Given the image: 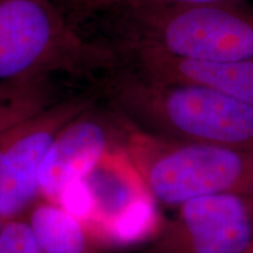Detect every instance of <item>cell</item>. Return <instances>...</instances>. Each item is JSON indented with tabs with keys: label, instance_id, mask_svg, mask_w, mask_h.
Returning a JSON list of instances; mask_svg holds the SVG:
<instances>
[{
	"label": "cell",
	"instance_id": "cell-1",
	"mask_svg": "<svg viewBox=\"0 0 253 253\" xmlns=\"http://www.w3.org/2000/svg\"><path fill=\"white\" fill-rule=\"evenodd\" d=\"M110 108L131 126L168 140L253 153V104L191 84H163L130 68L106 80Z\"/></svg>",
	"mask_w": 253,
	"mask_h": 253
},
{
	"label": "cell",
	"instance_id": "cell-2",
	"mask_svg": "<svg viewBox=\"0 0 253 253\" xmlns=\"http://www.w3.org/2000/svg\"><path fill=\"white\" fill-rule=\"evenodd\" d=\"M123 8L125 53L203 61L253 59V6L248 2Z\"/></svg>",
	"mask_w": 253,
	"mask_h": 253
},
{
	"label": "cell",
	"instance_id": "cell-3",
	"mask_svg": "<svg viewBox=\"0 0 253 253\" xmlns=\"http://www.w3.org/2000/svg\"><path fill=\"white\" fill-rule=\"evenodd\" d=\"M122 148L157 205L176 209L205 196L253 195L251 151L168 140L128 121Z\"/></svg>",
	"mask_w": 253,
	"mask_h": 253
},
{
	"label": "cell",
	"instance_id": "cell-4",
	"mask_svg": "<svg viewBox=\"0 0 253 253\" xmlns=\"http://www.w3.org/2000/svg\"><path fill=\"white\" fill-rule=\"evenodd\" d=\"M115 65L116 53L79 33L54 0H0V82L86 77Z\"/></svg>",
	"mask_w": 253,
	"mask_h": 253
},
{
	"label": "cell",
	"instance_id": "cell-5",
	"mask_svg": "<svg viewBox=\"0 0 253 253\" xmlns=\"http://www.w3.org/2000/svg\"><path fill=\"white\" fill-rule=\"evenodd\" d=\"M82 223L102 244H128L158 230L155 201L122 147L107 153L79 181Z\"/></svg>",
	"mask_w": 253,
	"mask_h": 253
},
{
	"label": "cell",
	"instance_id": "cell-6",
	"mask_svg": "<svg viewBox=\"0 0 253 253\" xmlns=\"http://www.w3.org/2000/svg\"><path fill=\"white\" fill-rule=\"evenodd\" d=\"M175 210L145 253H249L253 248V195L205 196Z\"/></svg>",
	"mask_w": 253,
	"mask_h": 253
},
{
	"label": "cell",
	"instance_id": "cell-7",
	"mask_svg": "<svg viewBox=\"0 0 253 253\" xmlns=\"http://www.w3.org/2000/svg\"><path fill=\"white\" fill-rule=\"evenodd\" d=\"M91 103L86 96L58 101L0 137V217H24L41 198L39 171L50 144Z\"/></svg>",
	"mask_w": 253,
	"mask_h": 253
},
{
	"label": "cell",
	"instance_id": "cell-8",
	"mask_svg": "<svg viewBox=\"0 0 253 253\" xmlns=\"http://www.w3.org/2000/svg\"><path fill=\"white\" fill-rule=\"evenodd\" d=\"M126 121L94 102L73 118L50 144L39 171L41 198L58 202L108 151L122 147Z\"/></svg>",
	"mask_w": 253,
	"mask_h": 253
},
{
	"label": "cell",
	"instance_id": "cell-9",
	"mask_svg": "<svg viewBox=\"0 0 253 253\" xmlns=\"http://www.w3.org/2000/svg\"><path fill=\"white\" fill-rule=\"evenodd\" d=\"M130 69L148 80L209 88L253 104V59L203 61L149 52H126Z\"/></svg>",
	"mask_w": 253,
	"mask_h": 253
},
{
	"label": "cell",
	"instance_id": "cell-10",
	"mask_svg": "<svg viewBox=\"0 0 253 253\" xmlns=\"http://www.w3.org/2000/svg\"><path fill=\"white\" fill-rule=\"evenodd\" d=\"M43 253H97L99 242L82 220L59 203L39 198L25 214Z\"/></svg>",
	"mask_w": 253,
	"mask_h": 253
},
{
	"label": "cell",
	"instance_id": "cell-11",
	"mask_svg": "<svg viewBox=\"0 0 253 253\" xmlns=\"http://www.w3.org/2000/svg\"><path fill=\"white\" fill-rule=\"evenodd\" d=\"M47 75L0 82V137L58 102Z\"/></svg>",
	"mask_w": 253,
	"mask_h": 253
},
{
	"label": "cell",
	"instance_id": "cell-12",
	"mask_svg": "<svg viewBox=\"0 0 253 253\" xmlns=\"http://www.w3.org/2000/svg\"><path fill=\"white\" fill-rule=\"evenodd\" d=\"M0 253H43L25 217L5 221L0 236Z\"/></svg>",
	"mask_w": 253,
	"mask_h": 253
},
{
	"label": "cell",
	"instance_id": "cell-13",
	"mask_svg": "<svg viewBox=\"0 0 253 253\" xmlns=\"http://www.w3.org/2000/svg\"><path fill=\"white\" fill-rule=\"evenodd\" d=\"M217 2H248V0H118L115 7H136V6H171L217 4Z\"/></svg>",
	"mask_w": 253,
	"mask_h": 253
},
{
	"label": "cell",
	"instance_id": "cell-14",
	"mask_svg": "<svg viewBox=\"0 0 253 253\" xmlns=\"http://www.w3.org/2000/svg\"><path fill=\"white\" fill-rule=\"evenodd\" d=\"M69 9L78 13H93L104 8H112L116 6L118 0H59Z\"/></svg>",
	"mask_w": 253,
	"mask_h": 253
},
{
	"label": "cell",
	"instance_id": "cell-15",
	"mask_svg": "<svg viewBox=\"0 0 253 253\" xmlns=\"http://www.w3.org/2000/svg\"><path fill=\"white\" fill-rule=\"evenodd\" d=\"M5 219L4 218H1L0 217V236H1V232H2V229H4V226H5Z\"/></svg>",
	"mask_w": 253,
	"mask_h": 253
},
{
	"label": "cell",
	"instance_id": "cell-16",
	"mask_svg": "<svg viewBox=\"0 0 253 253\" xmlns=\"http://www.w3.org/2000/svg\"><path fill=\"white\" fill-rule=\"evenodd\" d=\"M249 253H253V248H252V249H251V251H250V252H249Z\"/></svg>",
	"mask_w": 253,
	"mask_h": 253
}]
</instances>
